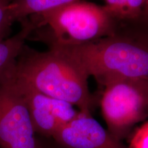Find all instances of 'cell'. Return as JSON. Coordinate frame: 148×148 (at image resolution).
Listing matches in <instances>:
<instances>
[{
  "mask_svg": "<svg viewBox=\"0 0 148 148\" xmlns=\"http://www.w3.org/2000/svg\"><path fill=\"white\" fill-rule=\"evenodd\" d=\"M13 72L18 80L37 91L71 103L81 112L91 113L88 76L60 49L49 47L46 51H37L24 46Z\"/></svg>",
  "mask_w": 148,
  "mask_h": 148,
  "instance_id": "6da1fadb",
  "label": "cell"
},
{
  "mask_svg": "<svg viewBox=\"0 0 148 148\" xmlns=\"http://www.w3.org/2000/svg\"><path fill=\"white\" fill-rule=\"evenodd\" d=\"M73 59L103 87L123 79L148 78V50L128 39L112 36L75 46H50Z\"/></svg>",
  "mask_w": 148,
  "mask_h": 148,
  "instance_id": "7a4b0ae2",
  "label": "cell"
},
{
  "mask_svg": "<svg viewBox=\"0 0 148 148\" xmlns=\"http://www.w3.org/2000/svg\"><path fill=\"white\" fill-rule=\"evenodd\" d=\"M29 18V17H28ZM112 16L104 6L77 1L29 16L50 46H75L111 36Z\"/></svg>",
  "mask_w": 148,
  "mask_h": 148,
  "instance_id": "3957f363",
  "label": "cell"
},
{
  "mask_svg": "<svg viewBox=\"0 0 148 148\" xmlns=\"http://www.w3.org/2000/svg\"><path fill=\"white\" fill-rule=\"evenodd\" d=\"M100 105L107 130L122 142L148 116V78L123 79L108 84Z\"/></svg>",
  "mask_w": 148,
  "mask_h": 148,
  "instance_id": "277c9868",
  "label": "cell"
},
{
  "mask_svg": "<svg viewBox=\"0 0 148 148\" xmlns=\"http://www.w3.org/2000/svg\"><path fill=\"white\" fill-rule=\"evenodd\" d=\"M14 66L0 81V148H37L36 134Z\"/></svg>",
  "mask_w": 148,
  "mask_h": 148,
  "instance_id": "5b68a950",
  "label": "cell"
},
{
  "mask_svg": "<svg viewBox=\"0 0 148 148\" xmlns=\"http://www.w3.org/2000/svg\"><path fill=\"white\" fill-rule=\"evenodd\" d=\"M16 80L26 101L35 132L40 136L51 138L58 128L79 113L71 103L46 95Z\"/></svg>",
  "mask_w": 148,
  "mask_h": 148,
  "instance_id": "8992f818",
  "label": "cell"
},
{
  "mask_svg": "<svg viewBox=\"0 0 148 148\" xmlns=\"http://www.w3.org/2000/svg\"><path fill=\"white\" fill-rule=\"evenodd\" d=\"M51 138L60 148H126L94 119L91 113L81 111L58 128Z\"/></svg>",
  "mask_w": 148,
  "mask_h": 148,
  "instance_id": "52a82bcc",
  "label": "cell"
},
{
  "mask_svg": "<svg viewBox=\"0 0 148 148\" xmlns=\"http://www.w3.org/2000/svg\"><path fill=\"white\" fill-rule=\"evenodd\" d=\"M21 22L22 26L18 32L0 41V81L15 64L25 40L35 29L34 23L29 18Z\"/></svg>",
  "mask_w": 148,
  "mask_h": 148,
  "instance_id": "ba28073f",
  "label": "cell"
},
{
  "mask_svg": "<svg viewBox=\"0 0 148 148\" xmlns=\"http://www.w3.org/2000/svg\"><path fill=\"white\" fill-rule=\"evenodd\" d=\"M77 1L85 0H11L10 12L14 22Z\"/></svg>",
  "mask_w": 148,
  "mask_h": 148,
  "instance_id": "9c48e42d",
  "label": "cell"
},
{
  "mask_svg": "<svg viewBox=\"0 0 148 148\" xmlns=\"http://www.w3.org/2000/svg\"><path fill=\"white\" fill-rule=\"evenodd\" d=\"M126 148H148V121L131 132Z\"/></svg>",
  "mask_w": 148,
  "mask_h": 148,
  "instance_id": "30bf717a",
  "label": "cell"
},
{
  "mask_svg": "<svg viewBox=\"0 0 148 148\" xmlns=\"http://www.w3.org/2000/svg\"><path fill=\"white\" fill-rule=\"evenodd\" d=\"M11 0H0V41L5 39L13 24L10 12Z\"/></svg>",
  "mask_w": 148,
  "mask_h": 148,
  "instance_id": "8fae6325",
  "label": "cell"
},
{
  "mask_svg": "<svg viewBox=\"0 0 148 148\" xmlns=\"http://www.w3.org/2000/svg\"><path fill=\"white\" fill-rule=\"evenodd\" d=\"M145 6L144 0H123L118 17L132 18L139 15Z\"/></svg>",
  "mask_w": 148,
  "mask_h": 148,
  "instance_id": "7c38bea8",
  "label": "cell"
},
{
  "mask_svg": "<svg viewBox=\"0 0 148 148\" xmlns=\"http://www.w3.org/2000/svg\"><path fill=\"white\" fill-rule=\"evenodd\" d=\"M106 2L105 8L112 17L119 16L123 0H103Z\"/></svg>",
  "mask_w": 148,
  "mask_h": 148,
  "instance_id": "4fadbf2b",
  "label": "cell"
},
{
  "mask_svg": "<svg viewBox=\"0 0 148 148\" xmlns=\"http://www.w3.org/2000/svg\"><path fill=\"white\" fill-rule=\"evenodd\" d=\"M37 148H60L54 143L51 138L37 136Z\"/></svg>",
  "mask_w": 148,
  "mask_h": 148,
  "instance_id": "5bb4252c",
  "label": "cell"
},
{
  "mask_svg": "<svg viewBox=\"0 0 148 148\" xmlns=\"http://www.w3.org/2000/svg\"><path fill=\"white\" fill-rule=\"evenodd\" d=\"M144 3H145V6L144 8H145V10L148 12V0H144Z\"/></svg>",
  "mask_w": 148,
  "mask_h": 148,
  "instance_id": "9a60e30c",
  "label": "cell"
}]
</instances>
